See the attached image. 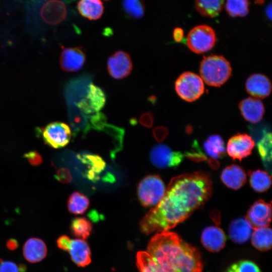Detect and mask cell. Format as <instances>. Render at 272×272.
Here are the masks:
<instances>
[{"label":"cell","mask_w":272,"mask_h":272,"mask_svg":"<svg viewBox=\"0 0 272 272\" xmlns=\"http://www.w3.org/2000/svg\"><path fill=\"white\" fill-rule=\"evenodd\" d=\"M92 225L90 221L84 217L74 219L71 224L72 233L81 239H86L92 231Z\"/></svg>","instance_id":"obj_29"},{"label":"cell","mask_w":272,"mask_h":272,"mask_svg":"<svg viewBox=\"0 0 272 272\" xmlns=\"http://www.w3.org/2000/svg\"><path fill=\"white\" fill-rule=\"evenodd\" d=\"M107 64L109 75L115 79H122L128 76L133 66L130 55L122 50L117 51L111 55Z\"/></svg>","instance_id":"obj_9"},{"label":"cell","mask_w":272,"mask_h":272,"mask_svg":"<svg viewBox=\"0 0 272 272\" xmlns=\"http://www.w3.org/2000/svg\"><path fill=\"white\" fill-rule=\"evenodd\" d=\"M271 216L270 204L259 199L251 206L245 218L254 229L267 227L271 221Z\"/></svg>","instance_id":"obj_12"},{"label":"cell","mask_w":272,"mask_h":272,"mask_svg":"<svg viewBox=\"0 0 272 272\" xmlns=\"http://www.w3.org/2000/svg\"><path fill=\"white\" fill-rule=\"evenodd\" d=\"M77 8L83 17L90 20L100 19L104 11V6L101 0H80Z\"/></svg>","instance_id":"obj_21"},{"label":"cell","mask_w":272,"mask_h":272,"mask_svg":"<svg viewBox=\"0 0 272 272\" xmlns=\"http://www.w3.org/2000/svg\"><path fill=\"white\" fill-rule=\"evenodd\" d=\"M239 108L244 119L253 123H257L261 120L265 111L262 101L252 97L241 101Z\"/></svg>","instance_id":"obj_16"},{"label":"cell","mask_w":272,"mask_h":272,"mask_svg":"<svg viewBox=\"0 0 272 272\" xmlns=\"http://www.w3.org/2000/svg\"><path fill=\"white\" fill-rule=\"evenodd\" d=\"M175 89L178 96L187 102L197 100L205 91L203 82L200 77L190 72L182 73L177 78Z\"/></svg>","instance_id":"obj_5"},{"label":"cell","mask_w":272,"mask_h":272,"mask_svg":"<svg viewBox=\"0 0 272 272\" xmlns=\"http://www.w3.org/2000/svg\"><path fill=\"white\" fill-rule=\"evenodd\" d=\"M207 161L210 167L214 170H217L220 166V163L216 159L211 158L209 159H207Z\"/></svg>","instance_id":"obj_43"},{"label":"cell","mask_w":272,"mask_h":272,"mask_svg":"<svg viewBox=\"0 0 272 272\" xmlns=\"http://www.w3.org/2000/svg\"><path fill=\"white\" fill-rule=\"evenodd\" d=\"M209 175L196 172L172 178L161 200L140 222L141 231L148 235L173 228L202 208L212 195Z\"/></svg>","instance_id":"obj_1"},{"label":"cell","mask_w":272,"mask_h":272,"mask_svg":"<svg viewBox=\"0 0 272 272\" xmlns=\"http://www.w3.org/2000/svg\"><path fill=\"white\" fill-rule=\"evenodd\" d=\"M216 41L214 30L207 25H199L190 31L186 43L192 51L199 54L210 50L214 46Z\"/></svg>","instance_id":"obj_6"},{"label":"cell","mask_w":272,"mask_h":272,"mask_svg":"<svg viewBox=\"0 0 272 272\" xmlns=\"http://www.w3.org/2000/svg\"><path fill=\"white\" fill-rule=\"evenodd\" d=\"M7 247L10 250H15L18 247V242L15 239H10L6 243Z\"/></svg>","instance_id":"obj_42"},{"label":"cell","mask_w":272,"mask_h":272,"mask_svg":"<svg viewBox=\"0 0 272 272\" xmlns=\"http://www.w3.org/2000/svg\"><path fill=\"white\" fill-rule=\"evenodd\" d=\"M224 0H196L195 7L202 15L209 17H215L222 11Z\"/></svg>","instance_id":"obj_28"},{"label":"cell","mask_w":272,"mask_h":272,"mask_svg":"<svg viewBox=\"0 0 272 272\" xmlns=\"http://www.w3.org/2000/svg\"><path fill=\"white\" fill-rule=\"evenodd\" d=\"M71 239L66 235H61L58 237L56 241L58 247L63 250L68 249Z\"/></svg>","instance_id":"obj_40"},{"label":"cell","mask_w":272,"mask_h":272,"mask_svg":"<svg viewBox=\"0 0 272 272\" xmlns=\"http://www.w3.org/2000/svg\"><path fill=\"white\" fill-rule=\"evenodd\" d=\"M271 133L265 131L257 141V149L265 168L271 171Z\"/></svg>","instance_id":"obj_22"},{"label":"cell","mask_w":272,"mask_h":272,"mask_svg":"<svg viewBox=\"0 0 272 272\" xmlns=\"http://www.w3.org/2000/svg\"><path fill=\"white\" fill-rule=\"evenodd\" d=\"M249 6L248 0H227L226 10L231 17H244L248 13Z\"/></svg>","instance_id":"obj_32"},{"label":"cell","mask_w":272,"mask_h":272,"mask_svg":"<svg viewBox=\"0 0 272 272\" xmlns=\"http://www.w3.org/2000/svg\"><path fill=\"white\" fill-rule=\"evenodd\" d=\"M248 93L255 98H264L269 95L271 85L269 79L261 74H255L249 76L245 83Z\"/></svg>","instance_id":"obj_15"},{"label":"cell","mask_w":272,"mask_h":272,"mask_svg":"<svg viewBox=\"0 0 272 272\" xmlns=\"http://www.w3.org/2000/svg\"><path fill=\"white\" fill-rule=\"evenodd\" d=\"M203 148L211 158L216 159L226 156V149L222 138L217 134L210 135L203 143Z\"/></svg>","instance_id":"obj_24"},{"label":"cell","mask_w":272,"mask_h":272,"mask_svg":"<svg viewBox=\"0 0 272 272\" xmlns=\"http://www.w3.org/2000/svg\"><path fill=\"white\" fill-rule=\"evenodd\" d=\"M200 241L203 247L208 251L217 252L225 246L226 237L220 227L217 226H211L203 229Z\"/></svg>","instance_id":"obj_14"},{"label":"cell","mask_w":272,"mask_h":272,"mask_svg":"<svg viewBox=\"0 0 272 272\" xmlns=\"http://www.w3.org/2000/svg\"><path fill=\"white\" fill-rule=\"evenodd\" d=\"M47 248L45 242L36 237L30 238L23 247V254L25 258L31 263H37L46 256Z\"/></svg>","instance_id":"obj_17"},{"label":"cell","mask_w":272,"mask_h":272,"mask_svg":"<svg viewBox=\"0 0 272 272\" xmlns=\"http://www.w3.org/2000/svg\"><path fill=\"white\" fill-rule=\"evenodd\" d=\"M184 155L195 162H199L208 159L196 141L193 143L192 149L189 151L185 152Z\"/></svg>","instance_id":"obj_34"},{"label":"cell","mask_w":272,"mask_h":272,"mask_svg":"<svg viewBox=\"0 0 272 272\" xmlns=\"http://www.w3.org/2000/svg\"><path fill=\"white\" fill-rule=\"evenodd\" d=\"M54 177L56 179L62 183H69L72 180V176L70 171L65 168H59Z\"/></svg>","instance_id":"obj_36"},{"label":"cell","mask_w":272,"mask_h":272,"mask_svg":"<svg viewBox=\"0 0 272 272\" xmlns=\"http://www.w3.org/2000/svg\"><path fill=\"white\" fill-rule=\"evenodd\" d=\"M251 236L252 245L261 251L269 250L271 247V230L267 227L254 229Z\"/></svg>","instance_id":"obj_23"},{"label":"cell","mask_w":272,"mask_h":272,"mask_svg":"<svg viewBox=\"0 0 272 272\" xmlns=\"http://www.w3.org/2000/svg\"><path fill=\"white\" fill-rule=\"evenodd\" d=\"M254 145L250 136L246 133H238L229 140L227 152L233 160L241 161L251 154Z\"/></svg>","instance_id":"obj_10"},{"label":"cell","mask_w":272,"mask_h":272,"mask_svg":"<svg viewBox=\"0 0 272 272\" xmlns=\"http://www.w3.org/2000/svg\"><path fill=\"white\" fill-rule=\"evenodd\" d=\"M253 228L246 218L233 220L229 227V237L235 243L243 244L250 238Z\"/></svg>","instance_id":"obj_19"},{"label":"cell","mask_w":272,"mask_h":272,"mask_svg":"<svg viewBox=\"0 0 272 272\" xmlns=\"http://www.w3.org/2000/svg\"><path fill=\"white\" fill-rule=\"evenodd\" d=\"M86 60V55L83 47H62L59 62L61 69L66 72L80 70Z\"/></svg>","instance_id":"obj_11"},{"label":"cell","mask_w":272,"mask_h":272,"mask_svg":"<svg viewBox=\"0 0 272 272\" xmlns=\"http://www.w3.org/2000/svg\"><path fill=\"white\" fill-rule=\"evenodd\" d=\"M225 272H261L259 267L253 261H239L230 265Z\"/></svg>","instance_id":"obj_33"},{"label":"cell","mask_w":272,"mask_h":272,"mask_svg":"<svg viewBox=\"0 0 272 272\" xmlns=\"http://www.w3.org/2000/svg\"><path fill=\"white\" fill-rule=\"evenodd\" d=\"M67 251L72 261L79 266H85L91 261L90 248L83 239H71Z\"/></svg>","instance_id":"obj_18"},{"label":"cell","mask_w":272,"mask_h":272,"mask_svg":"<svg viewBox=\"0 0 272 272\" xmlns=\"http://www.w3.org/2000/svg\"><path fill=\"white\" fill-rule=\"evenodd\" d=\"M221 179L228 187L237 190L246 182V174L244 170L237 165L232 164L225 167L222 171Z\"/></svg>","instance_id":"obj_20"},{"label":"cell","mask_w":272,"mask_h":272,"mask_svg":"<svg viewBox=\"0 0 272 272\" xmlns=\"http://www.w3.org/2000/svg\"><path fill=\"white\" fill-rule=\"evenodd\" d=\"M173 38L176 42H180L183 39V30L179 27L174 29L173 33Z\"/></svg>","instance_id":"obj_41"},{"label":"cell","mask_w":272,"mask_h":272,"mask_svg":"<svg viewBox=\"0 0 272 272\" xmlns=\"http://www.w3.org/2000/svg\"><path fill=\"white\" fill-rule=\"evenodd\" d=\"M184 155L172 151L164 144H157L151 149L150 159L152 164L159 168L177 167L183 161Z\"/></svg>","instance_id":"obj_8"},{"label":"cell","mask_w":272,"mask_h":272,"mask_svg":"<svg viewBox=\"0 0 272 272\" xmlns=\"http://www.w3.org/2000/svg\"><path fill=\"white\" fill-rule=\"evenodd\" d=\"M200 78L211 86L219 87L231 77L232 68L223 56L211 55L204 57L199 68Z\"/></svg>","instance_id":"obj_3"},{"label":"cell","mask_w":272,"mask_h":272,"mask_svg":"<svg viewBox=\"0 0 272 272\" xmlns=\"http://www.w3.org/2000/svg\"><path fill=\"white\" fill-rule=\"evenodd\" d=\"M250 184L256 192H263L266 191L271 185V177L266 172L256 170L248 172Z\"/></svg>","instance_id":"obj_26"},{"label":"cell","mask_w":272,"mask_h":272,"mask_svg":"<svg viewBox=\"0 0 272 272\" xmlns=\"http://www.w3.org/2000/svg\"><path fill=\"white\" fill-rule=\"evenodd\" d=\"M71 136L72 131L69 126L62 122H51L42 130V137L45 143L55 149L67 145Z\"/></svg>","instance_id":"obj_7"},{"label":"cell","mask_w":272,"mask_h":272,"mask_svg":"<svg viewBox=\"0 0 272 272\" xmlns=\"http://www.w3.org/2000/svg\"><path fill=\"white\" fill-rule=\"evenodd\" d=\"M166 191L165 184L160 176L149 175L139 183L138 196L144 207L157 205L163 197Z\"/></svg>","instance_id":"obj_4"},{"label":"cell","mask_w":272,"mask_h":272,"mask_svg":"<svg viewBox=\"0 0 272 272\" xmlns=\"http://www.w3.org/2000/svg\"><path fill=\"white\" fill-rule=\"evenodd\" d=\"M26 269L24 264L18 265L13 261L0 259V272H25Z\"/></svg>","instance_id":"obj_35"},{"label":"cell","mask_w":272,"mask_h":272,"mask_svg":"<svg viewBox=\"0 0 272 272\" xmlns=\"http://www.w3.org/2000/svg\"><path fill=\"white\" fill-rule=\"evenodd\" d=\"M168 129L166 127L159 126L153 129L152 133L155 140L160 143L165 139L168 135Z\"/></svg>","instance_id":"obj_37"},{"label":"cell","mask_w":272,"mask_h":272,"mask_svg":"<svg viewBox=\"0 0 272 272\" xmlns=\"http://www.w3.org/2000/svg\"><path fill=\"white\" fill-rule=\"evenodd\" d=\"M87 101L94 112H100L106 101L104 91L99 87L91 83L86 97Z\"/></svg>","instance_id":"obj_25"},{"label":"cell","mask_w":272,"mask_h":272,"mask_svg":"<svg viewBox=\"0 0 272 272\" xmlns=\"http://www.w3.org/2000/svg\"><path fill=\"white\" fill-rule=\"evenodd\" d=\"M123 10L131 19L142 18L145 12V5L143 0H122Z\"/></svg>","instance_id":"obj_30"},{"label":"cell","mask_w":272,"mask_h":272,"mask_svg":"<svg viewBox=\"0 0 272 272\" xmlns=\"http://www.w3.org/2000/svg\"><path fill=\"white\" fill-rule=\"evenodd\" d=\"M147 252L163 272L202 271L199 251L176 233H157L150 241Z\"/></svg>","instance_id":"obj_2"},{"label":"cell","mask_w":272,"mask_h":272,"mask_svg":"<svg viewBox=\"0 0 272 272\" xmlns=\"http://www.w3.org/2000/svg\"><path fill=\"white\" fill-rule=\"evenodd\" d=\"M154 121L153 114L150 112L143 113L140 118L139 122L144 127L150 128L152 126Z\"/></svg>","instance_id":"obj_39"},{"label":"cell","mask_w":272,"mask_h":272,"mask_svg":"<svg viewBox=\"0 0 272 272\" xmlns=\"http://www.w3.org/2000/svg\"><path fill=\"white\" fill-rule=\"evenodd\" d=\"M90 201L84 194L75 191L70 195L67 202L68 211L74 215L84 214L88 209Z\"/></svg>","instance_id":"obj_27"},{"label":"cell","mask_w":272,"mask_h":272,"mask_svg":"<svg viewBox=\"0 0 272 272\" xmlns=\"http://www.w3.org/2000/svg\"><path fill=\"white\" fill-rule=\"evenodd\" d=\"M266 14L270 20L271 19V4L270 3L265 9Z\"/></svg>","instance_id":"obj_44"},{"label":"cell","mask_w":272,"mask_h":272,"mask_svg":"<svg viewBox=\"0 0 272 272\" xmlns=\"http://www.w3.org/2000/svg\"><path fill=\"white\" fill-rule=\"evenodd\" d=\"M24 156L32 166H37L42 162L41 156L35 151H30L26 153Z\"/></svg>","instance_id":"obj_38"},{"label":"cell","mask_w":272,"mask_h":272,"mask_svg":"<svg viewBox=\"0 0 272 272\" xmlns=\"http://www.w3.org/2000/svg\"><path fill=\"white\" fill-rule=\"evenodd\" d=\"M137 265L140 272H163L146 251L138 252Z\"/></svg>","instance_id":"obj_31"},{"label":"cell","mask_w":272,"mask_h":272,"mask_svg":"<svg viewBox=\"0 0 272 272\" xmlns=\"http://www.w3.org/2000/svg\"><path fill=\"white\" fill-rule=\"evenodd\" d=\"M77 156L87 167L84 176L92 182L98 181L106 166L104 160L97 155L88 153H80Z\"/></svg>","instance_id":"obj_13"}]
</instances>
